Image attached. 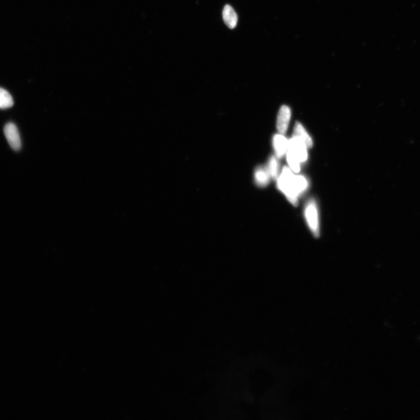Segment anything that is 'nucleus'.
<instances>
[{
	"label": "nucleus",
	"instance_id": "obj_1",
	"mask_svg": "<svg viewBox=\"0 0 420 420\" xmlns=\"http://www.w3.org/2000/svg\"><path fill=\"white\" fill-rule=\"evenodd\" d=\"M278 187L292 205L297 206L299 197L301 196L296 185L295 175L292 173L290 168H283L282 173L278 177Z\"/></svg>",
	"mask_w": 420,
	"mask_h": 420
},
{
	"label": "nucleus",
	"instance_id": "obj_2",
	"mask_svg": "<svg viewBox=\"0 0 420 420\" xmlns=\"http://www.w3.org/2000/svg\"><path fill=\"white\" fill-rule=\"evenodd\" d=\"M304 216L305 220L315 237H318L320 235V222L319 210L316 200L311 199L308 200L304 208Z\"/></svg>",
	"mask_w": 420,
	"mask_h": 420
},
{
	"label": "nucleus",
	"instance_id": "obj_3",
	"mask_svg": "<svg viewBox=\"0 0 420 420\" xmlns=\"http://www.w3.org/2000/svg\"><path fill=\"white\" fill-rule=\"evenodd\" d=\"M4 135L11 147L18 151L21 147V141L20 134L17 127L13 123H8L4 128Z\"/></svg>",
	"mask_w": 420,
	"mask_h": 420
},
{
	"label": "nucleus",
	"instance_id": "obj_4",
	"mask_svg": "<svg viewBox=\"0 0 420 420\" xmlns=\"http://www.w3.org/2000/svg\"><path fill=\"white\" fill-rule=\"evenodd\" d=\"M288 148L294 152L300 162H304L307 160L308 148L305 143L300 139L293 137L291 139L288 140Z\"/></svg>",
	"mask_w": 420,
	"mask_h": 420
},
{
	"label": "nucleus",
	"instance_id": "obj_5",
	"mask_svg": "<svg viewBox=\"0 0 420 420\" xmlns=\"http://www.w3.org/2000/svg\"><path fill=\"white\" fill-rule=\"evenodd\" d=\"M291 115V109L288 106L284 105L280 108L277 120V128L280 134L284 135L287 132Z\"/></svg>",
	"mask_w": 420,
	"mask_h": 420
},
{
	"label": "nucleus",
	"instance_id": "obj_6",
	"mask_svg": "<svg viewBox=\"0 0 420 420\" xmlns=\"http://www.w3.org/2000/svg\"><path fill=\"white\" fill-rule=\"evenodd\" d=\"M273 145L275 153L278 158H282L287 153L288 148V140L281 134L273 137Z\"/></svg>",
	"mask_w": 420,
	"mask_h": 420
},
{
	"label": "nucleus",
	"instance_id": "obj_7",
	"mask_svg": "<svg viewBox=\"0 0 420 420\" xmlns=\"http://www.w3.org/2000/svg\"><path fill=\"white\" fill-rule=\"evenodd\" d=\"M222 17L227 26L230 29L237 27L238 15L233 8L230 5H226L222 11Z\"/></svg>",
	"mask_w": 420,
	"mask_h": 420
},
{
	"label": "nucleus",
	"instance_id": "obj_8",
	"mask_svg": "<svg viewBox=\"0 0 420 420\" xmlns=\"http://www.w3.org/2000/svg\"><path fill=\"white\" fill-rule=\"evenodd\" d=\"M293 137H295V138L302 140L305 143V144L306 145L308 148L313 147V140H312L306 130L305 129L304 126L300 123H296L294 127Z\"/></svg>",
	"mask_w": 420,
	"mask_h": 420
},
{
	"label": "nucleus",
	"instance_id": "obj_9",
	"mask_svg": "<svg viewBox=\"0 0 420 420\" xmlns=\"http://www.w3.org/2000/svg\"><path fill=\"white\" fill-rule=\"evenodd\" d=\"M270 176L268 171L266 168L262 167L256 169L254 173V179L257 185L260 187H265L270 182Z\"/></svg>",
	"mask_w": 420,
	"mask_h": 420
},
{
	"label": "nucleus",
	"instance_id": "obj_10",
	"mask_svg": "<svg viewBox=\"0 0 420 420\" xmlns=\"http://www.w3.org/2000/svg\"><path fill=\"white\" fill-rule=\"evenodd\" d=\"M267 169L270 177L272 179L275 180L278 179L280 171V165L278 159L275 156H272L270 158Z\"/></svg>",
	"mask_w": 420,
	"mask_h": 420
},
{
	"label": "nucleus",
	"instance_id": "obj_11",
	"mask_svg": "<svg viewBox=\"0 0 420 420\" xmlns=\"http://www.w3.org/2000/svg\"><path fill=\"white\" fill-rule=\"evenodd\" d=\"M13 105L14 101L11 95L4 89L0 88V109H7Z\"/></svg>",
	"mask_w": 420,
	"mask_h": 420
},
{
	"label": "nucleus",
	"instance_id": "obj_12",
	"mask_svg": "<svg viewBox=\"0 0 420 420\" xmlns=\"http://www.w3.org/2000/svg\"><path fill=\"white\" fill-rule=\"evenodd\" d=\"M287 158L288 163L291 170L294 172L295 173H300V161L298 160V157L294 153V152L288 148L287 152Z\"/></svg>",
	"mask_w": 420,
	"mask_h": 420
}]
</instances>
